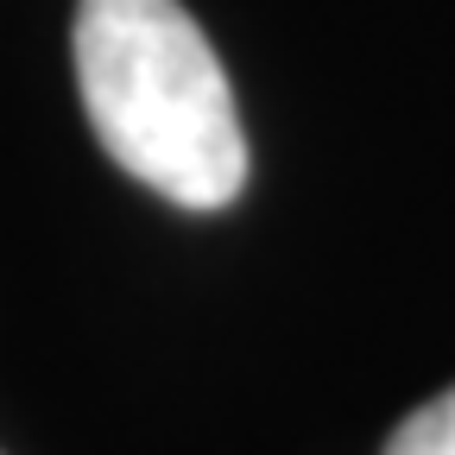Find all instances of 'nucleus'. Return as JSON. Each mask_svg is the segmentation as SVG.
<instances>
[{
	"mask_svg": "<svg viewBox=\"0 0 455 455\" xmlns=\"http://www.w3.org/2000/svg\"><path fill=\"white\" fill-rule=\"evenodd\" d=\"M386 455H455V386L418 405L405 424L386 436Z\"/></svg>",
	"mask_w": 455,
	"mask_h": 455,
	"instance_id": "nucleus-2",
	"label": "nucleus"
},
{
	"mask_svg": "<svg viewBox=\"0 0 455 455\" xmlns=\"http://www.w3.org/2000/svg\"><path fill=\"white\" fill-rule=\"evenodd\" d=\"M76 83L101 152L178 209L247 184V133L215 44L178 0H76Z\"/></svg>",
	"mask_w": 455,
	"mask_h": 455,
	"instance_id": "nucleus-1",
	"label": "nucleus"
}]
</instances>
